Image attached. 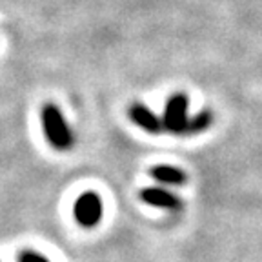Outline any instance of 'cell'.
Segmentation results:
<instances>
[{
    "mask_svg": "<svg viewBox=\"0 0 262 262\" xmlns=\"http://www.w3.org/2000/svg\"><path fill=\"white\" fill-rule=\"evenodd\" d=\"M104 213V206L100 196L93 191L82 193L75 202V219L84 228H95L100 222Z\"/></svg>",
    "mask_w": 262,
    "mask_h": 262,
    "instance_id": "3",
    "label": "cell"
},
{
    "mask_svg": "<svg viewBox=\"0 0 262 262\" xmlns=\"http://www.w3.org/2000/svg\"><path fill=\"white\" fill-rule=\"evenodd\" d=\"M149 175L157 182H160V184H169V186H182L188 180V175L182 169L173 168V166H155V168H151Z\"/></svg>",
    "mask_w": 262,
    "mask_h": 262,
    "instance_id": "6",
    "label": "cell"
},
{
    "mask_svg": "<svg viewBox=\"0 0 262 262\" xmlns=\"http://www.w3.org/2000/svg\"><path fill=\"white\" fill-rule=\"evenodd\" d=\"M127 117L135 126H139L140 129H144L146 133H151V135H159L164 131L162 117L155 113L153 110L146 106L142 102L131 104L129 110H127Z\"/></svg>",
    "mask_w": 262,
    "mask_h": 262,
    "instance_id": "4",
    "label": "cell"
},
{
    "mask_svg": "<svg viewBox=\"0 0 262 262\" xmlns=\"http://www.w3.org/2000/svg\"><path fill=\"white\" fill-rule=\"evenodd\" d=\"M40 122L46 139H48L51 147H55L57 151H70L71 147L75 146L73 131H71L64 113H62V110L57 104L49 102L46 106H42Z\"/></svg>",
    "mask_w": 262,
    "mask_h": 262,
    "instance_id": "1",
    "label": "cell"
},
{
    "mask_svg": "<svg viewBox=\"0 0 262 262\" xmlns=\"http://www.w3.org/2000/svg\"><path fill=\"white\" fill-rule=\"evenodd\" d=\"M189 98L184 93H175L168 98L166 107H164L162 124L164 131H168L171 135H184L186 124L189 120Z\"/></svg>",
    "mask_w": 262,
    "mask_h": 262,
    "instance_id": "2",
    "label": "cell"
},
{
    "mask_svg": "<svg viewBox=\"0 0 262 262\" xmlns=\"http://www.w3.org/2000/svg\"><path fill=\"white\" fill-rule=\"evenodd\" d=\"M18 262H49V260L46 257H42V255L35 253V251H24V253H20Z\"/></svg>",
    "mask_w": 262,
    "mask_h": 262,
    "instance_id": "8",
    "label": "cell"
},
{
    "mask_svg": "<svg viewBox=\"0 0 262 262\" xmlns=\"http://www.w3.org/2000/svg\"><path fill=\"white\" fill-rule=\"evenodd\" d=\"M213 124V113L209 110H201L199 113L191 115L186 124V129H184V135L182 137H188V135H199V133H204L209 126Z\"/></svg>",
    "mask_w": 262,
    "mask_h": 262,
    "instance_id": "7",
    "label": "cell"
},
{
    "mask_svg": "<svg viewBox=\"0 0 262 262\" xmlns=\"http://www.w3.org/2000/svg\"><path fill=\"white\" fill-rule=\"evenodd\" d=\"M140 199L146 204L153 206V208H160V209H168V211H180L182 209V199L175 193L168 191L164 188H144L140 191Z\"/></svg>",
    "mask_w": 262,
    "mask_h": 262,
    "instance_id": "5",
    "label": "cell"
}]
</instances>
